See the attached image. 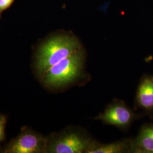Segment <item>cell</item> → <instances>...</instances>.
Masks as SVG:
<instances>
[{
    "instance_id": "6da1fadb",
    "label": "cell",
    "mask_w": 153,
    "mask_h": 153,
    "mask_svg": "<svg viewBox=\"0 0 153 153\" xmlns=\"http://www.w3.org/2000/svg\"><path fill=\"white\" fill-rule=\"evenodd\" d=\"M79 49V43L73 36L58 35L49 39L42 45L36 56V75L40 78L52 66Z\"/></svg>"
},
{
    "instance_id": "7a4b0ae2",
    "label": "cell",
    "mask_w": 153,
    "mask_h": 153,
    "mask_svg": "<svg viewBox=\"0 0 153 153\" xmlns=\"http://www.w3.org/2000/svg\"><path fill=\"white\" fill-rule=\"evenodd\" d=\"M84 61L83 53L79 49L52 66L40 78V81L50 89L65 88L81 76Z\"/></svg>"
},
{
    "instance_id": "3957f363",
    "label": "cell",
    "mask_w": 153,
    "mask_h": 153,
    "mask_svg": "<svg viewBox=\"0 0 153 153\" xmlns=\"http://www.w3.org/2000/svg\"><path fill=\"white\" fill-rule=\"evenodd\" d=\"M47 138L46 153H86L93 141L86 134L69 129L53 133Z\"/></svg>"
},
{
    "instance_id": "277c9868",
    "label": "cell",
    "mask_w": 153,
    "mask_h": 153,
    "mask_svg": "<svg viewBox=\"0 0 153 153\" xmlns=\"http://www.w3.org/2000/svg\"><path fill=\"white\" fill-rule=\"evenodd\" d=\"M47 138L27 126L1 150L3 153H44L47 152Z\"/></svg>"
},
{
    "instance_id": "5b68a950",
    "label": "cell",
    "mask_w": 153,
    "mask_h": 153,
    "mask_svg": "<svg viewBox=\"0 0 153 153\" xmlns=\"http://www.w3.org/2000/svg\"><path fill=\"white\" fill-rule=\"evenodd\" d=\"M136 118V114L124 102L116 101L108 105L104 112L100 114L95 119L125 130Z\"/></svg>"
},
{
    "instance_id": "8992f818",
    "label": "cell",
    "mask_w": 153,
    "mask_h": 153,
    "mask_svg": "<svg viewBox=\"0 0 153 153\" xmlns=\"http://www.w3.org/2000/svg\"><path fill=\"white\" fill-rule=\"evenodd\" d=\"M136 105L148 114L153 113V76L145 75L137 88Z\"/></svg>"
},
{
    "instance_id": "52a82bcc",
    "label": "cell",
    "mask_w": 153,
    "mask_h": 153,
    "mask_svg": "<svg viewBox=\"0 0 153 153\" xmlns=\"http://www.w3.org/2000/svg\"><path fill=\"white\" fill-rule=\"evenodd\" d=\"M131 153H153V124L142 126L136 139L131 140Z\"/></svg>"
},
{
    "instance_id": "ba28073f",
    "label": "cell",
    "mask_w": 153,
    "mask_h": 153,
    "mask_svg": "<svg viewBox=\"0 0 153 153\" xmlns=\"http://www.w3.org/2000/svg\"><path fill=\"white\" fill-rule=\"evenodd\" d=\"M131 141L123 140L109 144L94 142L88 149L87 153H121L131 152Z\"/></svg>"
},
{
    "instance_id": "9c48e42d",
    "label": "cell",
    "mask_w": 153,
    "mask_h": 153,
    "mask_svg": "<svg viewBox=\"0 0 153 153\" xmlns=\"http://www.w3.org/2000/svg\"><path fill=\"white\" fill-rule=\"evenodd\" d=\"M6 118L4 115H0V143L5 138V126Z\"/></svg>"
},
{
    "instance_id": "30bf717a",
    "label": "cell",
    "mask_w": 153,
    "mask_h": 153,
    "mask_svg": "<svg viewBox=\"0 0 153 153\" xmlns=\"http://www.w3.org/2000/svg\"><path fill=\"white\" fill-rule=\"evenodd\" d=\"M14 0H0V11L9 7Z\"/></svg>"
}]
</instances>
